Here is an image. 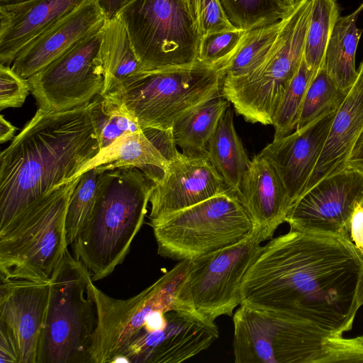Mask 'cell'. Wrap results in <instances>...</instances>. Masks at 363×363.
Segmentation results:
<instances>
[{
    "instance_id": "obj_1",
    "label": "cell",
    "mask_w": 363,
    "mask_h": 363,
    "mask_svg": "<svg viewBox=\"0 0 363 363\" xmlns=\"http://www.w3.org/2000/svg\"><path fill=\"white\" fill-rule=\"evenodd\" d=\"M363 257L350 238L290 230L270 239L247 272L242 303L330 333L352 328Z\"/></svg>"
},
{
    "instance_id": "obj_2",
    "label": "cell",
    "mask_w": 363,
    "mask_h": 363,
    "mask_svg": "<svg viewBox=\"0 0 363 363\" xmlns=\"http://www.w3.org/2000/svg\"><path fill=\"white\" fill-rule=\"evenodd\" d=\"M101 151L92 101L60 111L38 108L0 155V226Z\"/></svg>"
},
{
    "instance_id": "obj_3",
    "label": "cell",
    "mask_w": 363,
    "mask_h": 363,
    "mask_svg": "<svg viewBox=\"0 0 363 363\" xmlns=\"http://www.w3.org/2000/svg\"><path fill=\"white\" fill-rule=\"evenodd\" d=\"M155 185L136 167L104 172L93 213L71 245L93 282L109 276L123 262Z\"/></svg>"
},
{
    "instance_id": "obj_4",
    "label": "cell",
    "mask_w": 363,
    "mask_h": 363,
    "mask_svg": "<svg viewBox=\"0 0 363 363\" xmlns=\"http://www.w3.org/2000/svg\"><path fill=\"white\" fill-rule=\"evenodd\" d=\"M79 179L55 186L0 226V281L51 280L68 249L66 213Z\"/></svg>"
},
{
    "instance_id": "obj_5",
    "label": "cell",
    "mask_w": 363,
    "mask_h": 363,
    "mask_svg": "<svg viewBox=\"0 0 363 363\" xmlns=\"http://www.w3.org/2000/svg\"><path fill=\"white\" fill-rule=\"evenodd\" d=\"M201 0H130L118 16L146 71L191 66L203 31Z\"/></svg>"
},
{
    "instance_id": "obj_6",
    "label": "cell",
    "mask_w": 363,
    "mask_h": 363,
    "mask_svg": "<svg viewBox=\"0 0 363 363\" xmlns=\"http://www.w3.org/2000/svg\"><path fill=\"white\" fill-rule=\"evenodd\" d=\"M91 274L66 250L50 280L37 363H89L96 325Z\"/></svg>"
},
{
    "instance_id": "obj_7",
    "label": "cell",
    "mask_w": 363,
    "mask_h": 363,
    "mask_svg": "<svg viewBox=\"0 0 363 363\" xmlns=\"http://www.w3.org/2000/svg\"><path fill=\"white\" fill-rule=\"evenodd\" d=\"M222 80L216 67L198 60L187 67L144 70L106 96L122 102L142 129L169 130L179 119L220 95Z\"/></svg>"
},
{
    "instance_id": "obj_8",
    "label": "cell",
    "mask_w": 363,
    "mask_h": 363,
    "mask_svg": "<svg viewBox=\"0 0 363 363\" xmlns=\"http://www.w3.org/2000/svg\"><path fill=\"white\" fill-rule=\"evenodd\" d=\"M311 0L291 7L268 57L252 74L222 80L221 94L248 122L272 125L279 104L303 59Z\"/></svg>"
},
{
    "instance_id": "obj_9",
    "label": "cell",
    "mask_w": 363,
    "mask_h": 363,
    "mask_svg": "<svg viewBox=\"0 0 363 363\" xmlns=\"http://www.w3.org/2000/svg\"><path fill=\"white\" fill-rule=\"evenodd\" d=\"M236 363H329L337 335L294 316L241 304L233 313Z\"/></svg>"
},
{
    "instance_id": "obj_10",
    "label": "cell",
    "mask_w": 363,
    "mask_h": 363,
    "mask_svg": "<svg viewBox=\"0 0 363 363\" xmlns=\"http://www.w3.org/2000/svg\"><path fill=\"white\" fill-rule=\"evenodd\" d=\"M189 267V260L179 262L152 284L126 299L113 298L91 281L96 325L89 350V363L114 362L154 312H194L183 296Z\"/></svg>"
},
{
    "instance_id": "obj_11",
    "label": "cell",
    "mask_w": 363,
    "mask_h": 363,
    "mask_svg": "<svg viewBox=\"0 0 363 363\" xmlns=\"http://www.w3.org/2000/svg\"><path fill=\"white\" fill-rule=\"evenodd\" d=\"M157 253L177 261L236 243L257 226L238 197L229 191L150 224Z\"/></svg>"
},
{
    "instance_id": "obj_12",
    "label": "cell",
    "mask_w": 363,
    "mask_h": 363,
    "mask_svg": "<svg viewBox=\"0 0 363 363\" xmlns=\"http://www.w3.org/2000/svg\"><path fill=\"white\" fill-rule=\"evenodd\" d=\"M272 236L256 226L240 241L189 260L183 296L191 309L211 321L232 316L242 303V285L261 243Z\"/></svg>"
},
{
    "instance_id": "obj_13",
    "label": "cell",
    "mask_w": 363,
    "mask_h": 363,
    "mask_svg": "<svg viewBox=\"0 0 363 363\" xmlns=\"http://www.w3.org/2000/svg\"><path fill=\"white\" fill-rule=\"evenodd\" d=\"M103 26L28 78L38 108L65 111L89 104L101 94L105 81Z\"/></svg>"
},
{
    "instance_id": "obj_14",
    "label": "cell",
    "mask_w": 363,
    "mask_h": 363,
    "mask_svg": "<svg viewBox=\"0 0 363 363\" xmlns=\"http://www.w3.org/2000/svg\"><path fill=\"white\" fill-rule=\"evenodd\" d=\"M359 204H363V174L345 168L303 193L291 207L285 222L290 230L350 239V222Z\"/></svg>"
},
{
    "instance_id": "obj_15",
    "label": "cell",
    "mask_w": 363,
    "mask_h": 363,
    "mask_svg": "<svg viewBox=\"0 0 363 363\" xmlns=\"http://www.w3.org/2000/svg\"><path fill=\"white\" fill-rule=\"evenodd\" d=\"M161 329L138 334L114 362L179 363L207 350L218 337L215 321L182 310L167 312Z\"/></svg>"
},
{
    "instance_id": "obj_16",
    "label": "cell",
    "mask_w": 363,
    "mask_h": 363,
    "mask_svg": "<svg viewBox=\"0 0 363 363\" xmlns=\"http://www.w3.org/2000/svg\"><path fill=\"white\" fill-rule=\"evenodd\" d=\"M230 191L208 156L177 152L150 199V224L209 198Z\"/></svg>"
},
{
    "instance_id": "obj_17",
    "label": "cell",
    "mask_w": 363,
    "mask_h": 363,
    "mask_svg": "<svg viewBox=\"0 0 363 363\" xmlns=\"http://www.w3.org/2000/svg\"><path fill=\"white\" fill-rule=\"evenodd\" d=\"M50 291V281H1L0 322L6 325L15 337L18 363H37Z\"/></svg>"
},
{
    "instance_id": "obj_18",
    "label": "cell",
    "mask_w": 363,
    "mask_h": 363,
    "mask_svg": "<svg viewBox=\"0 0 363 363\" xmlns=\"http://www.w3.org/2000/svg\"><path fill=\"white\" fill-rule=\"evenodd\" d=\"M106 19L99 0H86L23 48L11 68L28 79L101 28Z\"/></svg>"
},
{
    "instance_id": "obj_19",
    "label": "cell",
    "mask_w": 363,
    "mask_h": 363,
    "mask_svg": "<svg viewBox=\"0 0 363 363\" xmlns=\"http://www.w3.org/2000/svg\"><path fill=\"white\" fill-rule=\"evenodd\" d=\"M335 113L273 140L260 152L275 167L293 204L305 191Z\"/></svg>"
},
{
    "instance_id": "obj_20",
    "label": "cell",
    "mask_w": 363,
    "mask_h": 363,
    "mask_svg": "<svg viewBox=\"0 0 363 363\" xmlns=\"http://www.w3.org/2000/svg\"><path fill=\"white\" fill-rule=\"evenodd\" d=\"M172 131L153 128L125 134L89 161L77 177L87 170L99 167L104 171L121 167H136L155 184L162 177L169 160L177 152Z\"/></svg>"
},
{
    "instance_id": "obj_21",
    "label": "cell",
    "mask_w": 363,
    "mask_h": 363,
    "mask_svg": "<svg viewBox=\"0 0 363 363\" xmlns=\"http://www.w3.org/2000/svg\"><path fill=\"white\" fill-rule=\"evenodd\" d=\"M86 0H25L0 5V65L10 66L31 41Z\"/></svg>"
},
{
    "instance_id": "obj_22",
    "label": "cell",
    "mask_w": 363,
    "mask_h": 363,
    "mask_svg": "<svg viewBox=\"0 0 363 363\" xmlns=\"http://www.w3.org/2000/svg\"><path fill=\"white\" fill-rule=\"evenodd\" d=\"M363 128V61L357 79L336 111L323 148L305 193L320 179L346 167L352 147Z\"/></svg>"
},
{
    "instance_id": "obj_23",
    "label": "cell",
    "mask_w": 363,
    "mask_h": 363,
    "mask_svg": "<svg viewBox=\"0 0 363 363\" xmlns=\"http://www.w3.org/2000/svg\"><path fill=\"white\" fill-rule=\"evenodd\" d=\"M239 200L255 224L272 235L293 205L275 167L260 152L251 160Z\"/></svg>"
},
{
    "instance_id": "obj_24",
    "label": "cell",
    "mask_w": 363,
    "mask_h": 363,
    "mask_svg": "<svg viewBox=\"0 0 363 363\" xmlns=\"http://www.w3.org/2000/svg\"><path fill=\"white\" fill-rule=\"evenodd\" d=\"M207 151L209 160L228 189L240 199L244 190L251 160L237 134L231 106L220 119L208 142Z\"/></svg>"
},
{
    "instance_id": "obj_25",
    "label": "cell",
    "mask_w": 363,
    "mask_h": 363,
    "mask_svg": "<svg viewBox=\"0 0 363 363\" xmlns=\"http://www.w3.org/2000/svg\"><path fill=\"white\" fill-rule=\"evenodd\" d=\"M101 50L105 69L101 96L115 91L130 78L145 70L118 16L106 21L102 28Z\"/></svg>"
},
{
    "instance_id": "obj_26",
    "label": "cell",
    "mask_w": 363,
    "mask_h": 363,
    "mask_svg": "<svg viewBox=\"0 0 363 363\" xmlns=\"http://www.w3.org/2000/svg\"><path fill=\"white\" fill-rule=\"evenodd\" d=\"M362 11L363 2L350 14L338 18L326 48L324 67L338 86L346 91L357 77L355 55L363 30L357 26V21Z\"/></svg>"
},
{
    "instance_id": "obj_27",
    "label": "cell",
    "mask_w": 363,
    "mask_h": 363,
    "mask_svg": "<svg viewBox=\"0 0 363 363\" xmlns=\"http://www.w3.org/2000/svg\"><path fill=\"white\" fill-rule=\"evenodd\" d=\"M230 106L220 94L179 119L172 131L174 143L182 152L190 157L207 156L208 142Z\"/></svg>"
},
{
    "instance_id": "obj_28",
    "label": "cell",
    "mask_w": 363,
    "mask_h": 363,
    "mask_svg": "<svg viewBox=\"0 0 363 363\" xmlns=\"http://www.w3.org/2000/svg\"><path fill=\"white\" fill-rule=\"evenodd\" d=\"M283 18L277 22L247 30L233 57L218 68L223 79H238L252 74L268 57L279 36Z\"/></svg>"
},
{
    "instance_id": "obj_29",
    "label": "cell",
    "mask_w": 363,
    "mask_h": 363,
    "mask_svg": "<svg viewBox=\"0 0 363 363\" xmlns=\"http://www.w3.org/2000/svg\"><path fill=\"white\" fill-rule=\"evenodd\" d=\"M303 59L315 74L324 65L330 37L340 16L337 0H311Z\"/></svg>"
},
{
    "instance_id": "obj_30",
    "label": "cell",
    "mask_w": 363,
    "mask_h": 363,
    "mask_svg": "<svg viewBox=\"0 0 363 363\" xmlns=\"http://www.w3.org/2000/svg\"><path fill=\"white\" fill-rule=\"evenodd\" d=\"M348 92L338 86L323 65L313 76L307 88L296 130H301L336 112Z\"/></svg>"
},
{
    "instance_id": "obj_31",
    "label": "cell",
    "mask_w": 363,
    "mask_h": 363,
    "mask_svg": "<svg viewBox=\"0 0 363 363\" xmlns=\"http://www.w3.org/2000/svg\"><path fill=\"white\" fill-rule=\"evenodd\" d=\"M105 172L96 167L79 176V182L71 194L66 213L65 230L68 246L74 242L93 213Z\"/></svg>"
},
{
    "instance_id": "obj_32",
    "label": "cell",
    "mask_w": 363,
    "mask_h": 363,
    "mask_svg": "<svg viewBox=\"0 0 363 363\" xmlns=\"http://www.w3.org/2000/svg\"><path fill=\"white\" fill-rule=\"evenodd\" d=\"M92 111L101 150L125 134L143 130L124 104L110 96L97 95L92 100Z\"/></svg>"
},
{
    "instance_id": "obj_33",
    "label": "cell",
    "mask_w": 363,
    "mask_h": 363,
    "mask_svg": "<svg viewBox=\"0 0 363 363\" xmlns=\"http://www.w3.org/2000/svg\"><path fill=\"white\" fill-rule=\"evenodd\" d=\"M228 21L237 29L250 30L277 22L291 8L280 0H218Z\"/></svg>"
},
{
    "instance_id": "obj_34",
    "label": "cell",
    "mask_w": 363,
    "mask_h": 363,
    "mask_svg": "<svg viewBox=\"0 0 363 363\" xmlns=\"http://www.w3.org/2000/svg\"><path fill=\"white\" fill-rule=\"evenodd\" d=\"M315 73L304 59L287 88L274 117V140L296 130L307 88Z\"/></svg>"
},
{
    "instance_id": "obj_35",
    "label": "cell",
    "mask_w": 363,
    "mask_h": 363,
    "mask_svg": "<svg viewBox=\"0 0 363 363\" xmlns=\"http://www.w3.org/2000/svg\"><path fill=\"white\" fill-rule=\"evenodd\" d=\"M246 32L235 29L203 35L198 60L208 66L221 67L233 57Z\"/></svg>"
},
{
    "instance_id": "obj_36",
    "label": "cell",
    "mask_w": 363,
    "mask_h": 363,
    "mask_svg": "<svg viewBox=\"0 0 363 363\" xmlns=\"http://www.w3.org/2000/svg\"><path fill=\"white\" fill-rule=\"evenodd\" d=\"M30 91L28 79L23 78L11 67L0 65V109L18 108Z\"/></svg>"
},
{
    "instance_id": "obj_37",
    "label": "cell",
    "mask_w": 363,
    "mask_h": 363,
    "mask_svg": "<svg viewBox=\"0 0 363 363\" xmlns=\"http://www.w3.org/2000/svg\"><path fill=\"white\" fill-rule=\"evenodd\" d=\"M203 35L237 29L228 21L218 0H201Z\"/></svg>"
},
{
    "instance_id": "obj_38",
    "label": "cell",
    "mask_w": 363,
    "mask_h": 363,
    "mask_svg": "<svg viewBox=\"0 0 363 363\" xmlns=\"http://www.w3.org/2000/svg\"><path fill=\"white\" fill-rule=\"evenodd\" d=\"M19 352L10 328L0 322V363H18Z\"/></svg>"
},
{
    "instance_id": "obj_39",
    "label": "cell",
    "mask_w": 363,
    "mask_h": 363,
    "mask_svg": "<svg viewBox=\"0 0 363 363\" xmlns=\"http://www.w3.org/2000/svg\"><path fill=\"white\" fill-rule=\"evenodd\" d=\"M349 233L350 240L363 257V204L358 205L353 212Z\"/></svg>"
},
{
    "instance_id": "obj_40",
    "label": "cell",
    "mask_w": 363,
    "mask_h": 363,
    "mask_svg": "<svg viewBox=\"0 0 363 363\" xmlns=\"http://www.w3.org/2000/svg\"><path fill=\"white\" fill-rule=\"evenodd\" d=\"M363 174V128L357 136L346 161V167Z\"/></svg>"
},
{
    "instance_id": "obj_41",
    "label": "cell",
    "mask_w": 363,
    "mask_h": 363,
    "mask_svg": "<svg viewBox=\"0 0 363 363\" xmlns=\"http://www.w3.org/2000/svg\"><path fill=\"white\" fill-rule=\"evenodd\" d=\"M130 0H99L107 19L118 16L120 11Z\"/></svg>"
},
{
    "instance_id": "obj_42",
    "label": "cell",
    "mask_w": 363,
    "mask_h": 363,
    "mask_svg": "<svg viewBox=\"0 0 363 363\" xmlns=\"http://www.w3.org/2000/svg\"><path fill=\"white\" fill-rule=\"evenodd\" d=\"M16 128L6 121L3 115L0 116V143H4L13 138Z\"/></svg>"
},
{
    "instance_id": "obj_43",
    "label": "cell",
    "mask_w": 363,
    "mask_h": 363,
    "mask_svg": "<svg viewBox=\"0 0 363 363\" xmlns=\"http://www.w3.org/2000/svg\"><path fill=\"white\" fill-rule=\"evenodd\" d=\"M363 305V271L361 279L358 286L357 297V307L359 309Z\"/></svg>"
},
{
    "instance_id": "obj_44",
    "label": "cell",
    "mask_w": 363,
    "mask_h": 363,
    "mask_svg": "<svg viewBox=\"0 0 363 363\" xmlns=\"http://www.w3.org/2000/svg\"><path fill=\"white\" fill-rule=\"evenodd\" d=\"M280 1L286 7L291 8L297 0H280Z\"/></svg>"
},
{
    "instance_id": "obj_45",
    "label": "cell",
    "mask_w": 363,
    "mask_h": 363,
    "mask_svg": "<svg viewBox=\"0 0 363 363\" xmlns=\"http://www.w3.org/2000/svg\"><path fill=\"white\" fill-rule=\"evenodd\" d=\"M25 0H0L1 4H9V3H13V2H18Z\"/></svg>"
}]
</instances>
